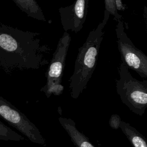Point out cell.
Returning <instances> with one entry per match:
<instances>
[{
    "mask_svg": "<svg viewBox=\"0 0 147 147\" xmlns=\"http://www.w3.org/2000/svg\"><path fill=\"white\" fill-rule=\"evenodd\" d=\"M51 50L42 42L40 33L24 31L0 22V68L6 74L42 67L49 63L47 55Z\"/></svg>",
    "mask_w": 147,
    "mask_h": 147,
    "instance_id": "6da1fadb",
    "label": "cell"
},
{
    "mask_svg": "<svg viewBox=\"0 0 147 147\" xmlns=\"http://www.w3.org/2000/svg\"><path fill=\"white\" fill-rule=\"evenodd\" d=\"M110 16L109 13H104L102 21L90 32L86 41L78 49L74 72L69 79L71 96L74 99L78 98L86 88L95 69L104 28Z\"/></svg>",
    "mask_w": 147,
    "mask_h": 147,
    "instance_id": "7a4b0ae2",
    "label": "cell"
},
{
    "mask_svg": "<svg viewBox=\"0 0 147 147\" xmlns=\"http://www.w3.org/2000/svg\"><path fill=\"white\" fill-rule=\"evenodd\" d=\"M118 74L116 90L122 102L131 111L142 116L147 107V80L140 81L133 77L123 63L118 67Z\"/></svg>",
    "mask_w": 147,
    "mask_h": 147,
    "instance_id": "3957f363",
    "label": "cell"
},
{
    "mask_svg": "<svg viewBox=\"0 0 147 147\" xmlns=\"http://www.w3.org/2000/svg\"><path fill=\"white\" fill-rule=\"evenodd\" d=\"M71 40L70 34L64 32L58 41L56 50L47 69L46 84L41 88V91L44 92L48 98L52 94L59 95L63 91L64 87L61 85L62 76Z\"/></svg>",
    "mask_w": 147,
    "mask_h": 147,
    "instance_id": "277c9868",
    "label": "cell"
},
{
    "mask_svg": "<svg viewBox=\"0 0 147 147\" xmlns=\"http://www.w3.org/2000/svg\"><path fill=\"white\" fill-rule=\"evenodd\" d=\"M115 33L118 49L122 63L128 68L137 72L141 78H147V56L138 49L127 37L123 22L117 21Z\"/></svg>",
    "mask_w": 147,
    "mask_h": 147,
    "instance_id": "5b68a950",
    "label": "cell"
},
{
    "mask_svg": "<svg viewBox=\"0 0 147 147\" xmlns=\"http://www.w3.org/2000/svg\"><path fill=\"white\" fill-rule=\"evenodd\" d=\"M0 117L32 142L45 146L46 140L37 126L16 107L0 96Z\"/></svg>",
    "mask_w": 147,
    "mask_h": 147,
    "instance_id": "8992f818",
    "label": "cell"
},
{
    "mask_svg": "<svg viewBox=\"0 0 147 147\" xmlns=\"http://www.w3.org/2000/svg\"><path fill=\"white\" fill-rule=\"evenodd\" d=\"M89 0H75L68 6L59 9L61 25L65 32H80L88 13Z\"/></svg>",
    "mask_w": 147,
    "mask_h": 147,
    "instance_id": "52a82bcc",
    "label": "cell"
},
{
    "mask_svg": "<svg viewBox=\"0 0 147 147\" xmlns=\"http://www.w3.org/2000/svg\"><path fill=\"white\" fill-rule=\"evenodd\" d=\"M58 119L75 147H96L90 142L87 137L78 130L73 119L61 117Z\"/></svg>",
    "mask_w": 147,
    "mask_h": 147,
    "instance_id": "ba28073f",
    "label": "cell"
},
{
    "mask_svg": "<svg viewBox=\"0 0 147 147\" xmlns=\"http://www.w3.org/2000/svg\"><path fill=\"white\" fill-rule=\"evenodd\" d=\"M13 1L28 16L38 21L47 22L42 10L36 0H13Z\"/></svg>",
    "mask_w": 147,
    "mask_h": 147,
    "instance_id": "9c48e42d",
    "label": "cell"
},
{
    "mask_svg": "<svg viewBox=\"0 0 147 147\" xmlns=\"http://www.w3.org/2000/svg\"><path fill=\"white\" fill-rule=\"evenodd\" d=\"M119 128L133 147H147L145 137L129 123L121 121Z\"/></svg>",
    "mask_w": 147,
    "mask_h": 147,
    "instance_id": "30bf717a",
    "label": "cell"
},
{
    "mask_svg": "<svg viewBox=\"0 0 147 147\" xmlns=\"http://www.w3.org/2000/svg\"><path fill=\"white\" fill-rule=\"evenodd\" d=\"M25 138L0 121V140L20 141Z\"/></svg>",
    "mask_w": 147,
    "mask_h": 147,
    "instance_id": "8fae6325",
    "label": "cell"
},
{
    "mask_svg": "<svg viewBox=\"0 0 147 147\" xmlns=\"http://www.w3.org/2000/svg\"><path fill=\"white\" fill-rule=\"evenodd\" d=\"M105 12L114 16L116 21L122 20V16L116 10L114 6V0H105Z\"/></svg>",
    "mask_w": 147,
    "mask_h": 147,
    "instance_id": "7c38bea8",
    "label": "cell"
},
{
    "mask_svg": "<svg viewBox=\"0 0 147 147\" xmlns=\"http://www.w3.org/2000/svg\"><path fill=\"white\" fill-rule=\"evenodd\" d=\"M121 117L119 115L114 114L111 115L110 118L109 123V126L111 128L113 129H118L119 128V125L121 122Z\"/></svg>",
    "mask_w": 147,
    "mask_h": 147,
    "instance_id": "4fadbf2b",
    "label": "cell"
},
{
    "mask_svg": "<svg viewBox=\"0 0 147 147\" xmlns=\"http://www.w3.org/2000/svg\"><path fill=\"white\" fill-rule=\"evenodd\" d=\"M114 6L117 11H124L126 9V6L122 3V0H114Z\"/></svg>",
    "mask_w": 147,
    "mask_h": 147,
    "instance_id": "5bb4252c",
    "label": "cell"
},
{
    "mask_svg": "<svg viewBox=\"0 0 147 147\" xmlns=\"http://www.w3.org/2000/svg\"><path fill=\"white\" fill-rule=\"evenodd\" d=\"M144 19H145V22H146V6L144 7Z\"/></svg>",
    "mask_w": 147,
    "mask_h": 147,
    "instance_id": "9a60e30c",
    "label": "cell"
}]
</instances>
